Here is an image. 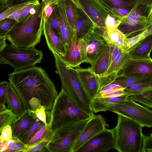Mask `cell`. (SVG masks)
Returning a JSON list of instances; mask_svg holds the SVG:
<instances>
[{
	"instance_id": "cell-18",
	"label": "cell",
	"mask_w": 152,
	"mask_h": 152,
	"mask_svg": "<svg viewBox=\"0 0 152 152\" xmlns=\"http://www.w3.org/2000/svg\"><path fill=\"white\" fill-rule=\"evenodd\" d=\"M152 50V34L145 37L127 51L129 58L134 59L151 58Z\"/></svg>"
},
{
	"instance_id": "cell-27",
	"label": "cell",
	"mask_w": 152,
	"mask_h": 152,
	"mask_svg": "<svg viewBox=\"0 0 152 152\" xmlns=\"http://www.w3.org/2000/svg\"><path fill=\"white\" fill-rule=\"evenodd\" d=\"M45 125V124L41 121L38 119H35L31 126L18 138L23 143L27 145L35 134Z\"/></svg>"
},
{
	"instance_id": "cell-54",
	"label": "cell",
	"mask_w": 152,
	"mask_h": 152,
	"mask_svg": "<svg viewBox=\"0 0 152 152\" xmlns=\"http://www.w3.org/2000/svg\"><path fill=\"white\" fill-rule=\"evenodd\" d=\"M152 34V25L142 33L138 35L140 40H141L145 37Z\"/></svg>"
},
{
	"instance_id": "cell-9",
	"label": "cell",
	"mask_w": 152,
	"mask_h": 152,
	"mask_svg": "<svg viewBox=\"0 0 152 152\" xmlns=\"http://www.w3.org/2000/svg\"><path fill=\"white\" fill-rule=\"evenodd\" d=\"M107 110L126 117L142 127L152 128V110L137 103L129 96L110 105Z\"/></svg>"
},
{
	"instance_id": "cell-51",
	"label": "cell",
	"mask_w": 152,
	"mask_h": 152,
	"mask_svg": "<svg viewBox=\"0 0 152 152\" xmlns=\"http://www.w3.org/2000/svg\"><path fill=\"white\" fill-rule=\"evenodd\" d=\"M35 0H7V2L9 8L12 6L32 1Z\"/></svg>"
},
{
	"instance_id": "cell-40",
	"label": "cell",
	"mask_w": 152,
	"mask_h": 152,
	"mask_svg": "<svg viewBox=\"0 0 152 152\" xmlns=\"http://www.w3.org/2000/svg\"><path fill=\"white\" fill-rule=\"evenodd\" d=\"M34 1L18 4L10 7L8 10L0 14V21L7 18L13 13L27 6Z\"/></svg>"
},
{
	"instance_id": "cell-3",
	"label": "cell",
	"mask_w": 152,
	"mask_h": 152,
	"mask_svg": "<svg viewBox=\"0 0 152 152\" xmlns=\"http://www.w3.org/2000/svg\"><path fill=\"white\" fill-rule=\"evenodd\" d=\"M48 129L51 133L66 124L90 119L84 110L62 89L53 104L50 112L47 111Z\"/></svg>"
},
{
	"instance_id": "cell-13",
	"label": "cell",
	"mask_w": 152,
	"mask_h": 152,
	"mask_svg": "<svg viewBox=\"0 0 152 152\" xmlns=\"http://www.w3.org/2000/svg\"><path fill=\"white\" fill-rule=\"evenodd\" d=\"M121 71L122 73L120 75L124 77H145L152 79V59L128 58Z\"/></svg>"
},
{
	"instance_id": "cell-50",
	"label": "cell",
	"mask_w": 152,
	"mask_h": 152,
	"mask_svg": "<svg viewBox=\"0 0 152 152\" xmlns=\"http://www.w3.org/2000/svg\"><path fill=\"white\" fill-rule=\"evenodd\" d=\"M129 3L132 8L140 4L152 6V0H131Z\"/></svg>"
},
{
	"instance_id": "cell-57",
	"label": "cell",
	"mask_w": 152,
	"mask_h": 152,
	"mask_svg": "<svg viewBox=\"0 0 152 152\" xmlns=\"http://www.w3.org/2000/svg\"><path fill=\"white\" fill-rule=\"evenodd\" d=\"M18 140V138L13 137L12 139L7 141V149L10 148Z\"/></svg>"
},
{
	"instance_id": "cell-33",
	"label": "cell",
	"mask_w": 152,
	"mask_h": 152,
	"mask_svg": "<svg viewBox=\"0 0 152 152\" xmlns=\"http://www.w3.org/2000/svg\"><path fill=\"white\" fill-rule=\"evenodd\" d=\"M129 97L135 102H140L148 108H152V88L140 94Z\"/></svg>"
},
{
	"instance_id": "cell-53",
	"label": "cell",
	"mask_w": 152,
	"mask_h": 152,
	"mask_svg": "<svg viewBox=\"0 0 152 152\" xmlns=\"http://www.w3.org/2000/svg\"><path fill=\"white\" fill-rule=\"evenodd\" d=\"M26 6L24 7L23 8L18 10V11L13 13L11 15H10L7 18H12L18 21L19 20L21 15L22 12L24 8Z\"/></svg>"
},
{
	"instance_id": "cell-49",
	"label": "cell",
	"mask_w": 152,
	"mask_h": 152,
	"mask_svg": "<svg viewBox=\"0 0 152 152\" xmlns=\"http://www.w3.org/2000/svg\"><path fill=\"white\" fill-rule=\"evenodd\" d=\"M56 4L44 5V19L47 21L51 15Z\"/></svg>"
},
{
	"instance_id": "cell-32",
	"label": "cell",
	"mask_w": 152,
	"mask_h": 152,
	"mask_svg": "<svg viewBox=\"0 0 152 152\" xmlns=\"http://www.w3.org/2000/svg\"><path fill=\"white\" fill-rule=\"evenodd\" d=\"M103 5L110 11L112 9L124 8L130 11L132 7L130 4L124 0H99Z\"/></svg>"
},
{
	"instance_id": "cell-30",
	"label": "cell",
	"mask_w": 152,
	"mask_h": 152,
	"mask_svg": "<svg viewBox=\"0 0 152 152\" xmlns=\"http://www.w3.org/2000/svg\"><path fill=\"white\" fill-rule=\"evenodd\" d=\"M151 88H152V80L128 87L125 89V94L128 96H130L140 94Z\"/></svg>"
},
{
	"instance_id": "cell-61",
	"label": "cell",
	"mask_w": 152,
	"mask_h": 152,
	"mask_svg": "<svg viewBox=\"0 0 152 152\" xmlns=\"http://www.w3.org/2000/svg\"><path fill=\"white\" fill-rule=\"evenodd\" d=\"M150 135H151L152 137V132L151 134H150Z\"/></svg>"
},
{
	"instance_id": "cell-20",
	"label": "cell",
	"mask_w": 152,
	"mask_h": 152,
	"mask_svg": "<svg viewBox=\"0 0 152 152\" xmlns=\"http://www.w3.org/2000/svg\"><path fill=\"white\" fill-rule=\"evenodd\" d=\"M109 47L107 44L90 64V67L96 75L104 77L109 68Z\"/></svg>"
},
{
	"instance_id": "cell-21",
	"label": "cell",
	"mask_w": 152,
	"mask_h": 152,
	"mask_svg": "<svg viewBox=\"0 0 152 152\" xmlns=\"http://www.w3.org/2000/svg\"><path fill=\"white\" fill-rule=\"evenodd\" d=\"M6 103L8 108L18 117L21 115L26 110L20 97L10 82L7 88Z\"/></svg>"
},
{
	"instance_id": "cell-17",
	"label": "cell",
	"mask_w": 152,
	"mask_h": 152,
	"mask_svg": "<svg viewBox=\"0 0 152 152\" xmlns=\"http://www.w3.org/2000/svg\"><path fill=\"white\" fill-rule=\"evenodd\" d=\"M78 7L79 15L75 26V36L77 43L97 27L87 14L78 6Z\"/></svg>"
},
{
	"instance_id": "cell-46",
	"label": "cell",
	"mask_w": 152,
	"mask_h": 152,
	"mask_svg": "<svg viewBox=\"0 0 152 152\" xmlns=\"http://www.w3.org/2000/svg\"><path fill=\"white\" fill-rule=\"evenodd\" d=\"M8 82L4 81L0 83V104L6 103V97Z\"/></svg>"
},
{
	"instance_id": "cell-47",
	"label": "cell",
	"mask_w": 152,
	"mask_h": 152,
	"mask_svg": "<svg viewBox=\"0 0 152 152\" xmlns=\"http://www.w3.org/2000/svg\"><path fill=\"white\" fill-rule=\"evenodd\" d=\"M27 147L26 145L19 139L11 148L7 149L5 152H20L23 149Z\"/></svg>"
},
{
	"instance_id": "cell-41",
	"label": "cell",
	"mask_w": 152,
	"mask_h": 152,
	"mask_svg": "<svg viewBox=\"0 0 152 152\" xmlns=\"http://www.w3.org/2000/svg\"><path fill=\"white\" fill-rule=\"evenodd\" d=\"M121 22V19L114 16L108 15L105 22L107 30L117 28Z\"/></svg>"
},
{
	"instance_id": "cell-59",
	"label": "cell",
	"mask_w": 152,
	"mask_h": 152,
	"mask_svg": "<svg viewBox=\"0 0 152 152\" xmlns=\"http://www.w3.org/2000/svg\"><path fill=\"white\" fill-rule=\"evenodd\" d=\"M7 108L5 104H0V112L5 110Z\"/></svg>"
},
{
	"instance_id": "cell-19",
	"label": "cell",
	"mask_w": 152,
	"mask_h": 152,
	"mask_svg": "<svg viewBox=\"0 0 152 152\" xmlns=\"http://www.w3.org/2000/svg\"><path fill=\"white\" fill-rule=\"evenodd\" d=\"M61 22L60 39L66 50L68 49L73 36L66 17L64 0L57 3Z\"/></svg>"
},
{
	"instance_id": "cell-38",
	"label": "cell",
	"mask_w": 152,
	"mask_h": 152,
	"mask_svg": "<svg viewBox=\"0 0 152 152\" xmlns=\"http://www.w3.org/2000/svg\"><path fill=\"white\" fill-rule=\"evenodd\" d=\"M49 141V137H45L37 144L31 147H27L21 150L20 152L48 151L46 146Z\"/></svg>"
},
{
	"instance_id": "cell-12",
	"label": "cell",
	"mask_w": 152,
	"mask_h": 152,
	"mask_svg": "<svg viewBox=\"0 0 152 152\" xmlns=\"http://www.w3.org/2000/svg\"><path fill=\"white\" fill-rule=\"evenodd\" d=\"M107 126L102 115H94L88 121L74 145L72 152H76L84 144L104 130Z\"/></svg>"
},
{
	"instance_id": "cell-45",
	"label": "cell",
	"mask_w": 152,
	"mask_h": 152,
	"mask_svg": "<svg viewBox=\"0 0 152 152\" xmlns=\"http://www.w3.org/2000/svg\"><path fill=\"white\" fill-rule=\"evenodd\" d=\"M0 132V140L8 141L13 138L12 130L11 125L5 126Z\"/></svg>"
},
{
	"instance_id": "cell-34",
	"label": "cell",
	"mask_w": 152,
	"mask_h": 152,
	"mask_svg": "<svg viewBox=\"0 0 152 152\" xmlns=\"http://www.w3.org/2000/svg\"><path fill=\"white\" fill-rule=\"evenodd\" d=\"M49 18L50 25L53 31L60 38L61 36V22L57 3L55 4L53 11Z\"/></svg>"
},
{
	"instance_id": "cell-24",
	"label": "cell",
	"mask_w": 152,
	"mask_h": 152,
	"mask_svg": "<svg viewBox=\"0 0 152 152\" xmlns=\"http://www.w3.org/2000/svg\"><path fill=\"white\" fill-rule=\"evenodd\" d=\"M128 97L124 94L122 95L113 97H96L92 101V108L93 112L97 113L105 111L110 105L126 99Z\"/></svg>"
},
{
	"instance_id": "cell-4",
	"label": "cell",
	"mask_w": 152,
	"mask_h": 152,
	"mask_svg": "<svg viewBox=\"0 0 152 152\" xmlns=\"http://www.w3.org/2000/svg\"><path fill=\"white\" fill-rule=\"evenodd\" d=\"M53 55L62 88L84 110L93 117L94 114L92 108V101L82 86L76 69L67 65L59 56Z\"/></svg>"
},
{
	"instance_id": "cell-22",
	"label": "cell",
	"mask_w": 152,
	"mask_h": 152,
	"mask_svg": "<svg viewBox=\"0 0 152 152\" xmlns=\"http://www.w3.org/2000/svg\"><path fill=\"white\" fill-rule=\"evenodd\" d=\"M60 57L66 64L73 68L79 67L83 63L76 42L75 36L72 38L65 55Z\"/></svg>"
},
{
	"instance_id": "cell-8",
	"label": "cell",
	"mask_w": 152,
	"mask_h": 152,
	"mask_svg": "<svg viewBox=\"0 0 152 152\" xmlns=\"http://www.w3.org/2000/svg\"><path fill=\"white\" fill-rule=\"evenodd\" d=\"M152 6L140 4L132 8L129 13L121 19L117 28L126 38L137 36L152 25Z\"/></svg>"
},
{
	"instance_id": "cell-39",
	"label": "cell",
	"mask_w": 152,
	"mask_h": 152,
	"mask_svg": "<svg viewBox=\"0 0 152 152\" xmlns=\"http://www.w3.org/2000/svg\"><path fill=\"white\" fill-rule=\"evenodd\" d=\"M18 21L7 18L0 21V36H4Z\"/></svg>"
},
{
	"instance_id": "cell-26",
	"label": "cell",
	"mask_w": 152,
	"mask_h": 152,
	"mask_svg": "<svg viewBox=\"0 0 152 152\" xmlns=\"http://www.w3.org/2000/svg\"><path fill=\"white\" fill-rule=\"evenodd\" d=\"M151 80L152 79L148 77H125L118 74L112 83L119 85L125 89L133 85L150 82Z\"/></svg>"
},
{
	"instance_id": "cell-43",
	"label": "cell",
	"mask_w": 152,
	"mask_h": 152,
	"mask_svg": "<svg viewBox=\"0 0 152 152\" xmlns=\"http://www.w3.org/2000/svg\"><path fill=\"white\" fill-rule=\"evenodd\" d=\"M130 11L125 8H117L112 9L110 12V15L122 19L127 15Z\"/></svg>"
},
{
	"instance_id": "cell-31",
	"label": "cell",
	"mask_w": 152,
	"mask_h": 152,
	"mask_svg": "<svg viewBox=\"0 0 152 152\" xmlns=\"http://www.w3.org/2000/svg\"><path fill=\"white\" fill-rule=\"evenodd\" d=\"M18 117L11 110L7 108L0 112V132L5 126L11 125Z\"/></svg>"
},
{
	"instance_id": "cell-56",
	"label": "cell",
	"mask_w": 152,
	"mask_h": 152,
	"mask_svg": "<svg viewBox=\"0 0 152 152\" xmlns=\"http://www.w3.org/2000/svg\"><path fill=\"white\" fill-rule=\"evenodd\" d=\"M7 141L0 140V151L1 152H5L7 149Z\"/></svg>"
},
{
	"instance_id": "cell-25",
	"label": "cell",
	"mask_w": 152,
	"mask_h": 152,
	"mask_svg": "<svg viewBox=\"0 0 152 152\" xmlns=\"http://www.w3.org/2000/svg\"><path fill=\"white\" fill-rule=\"evenodd\" d=\"M64 0L66 17L73 36H75V26L79 15V8L73 0Z\"/></svg>"
},
{
	"instance_id": "cell-6",
	"label": "cell",
	"mask_w": 152,
	"mask_h": 152,
	"mask_svg": "<svg viewBox=\"0 0 152 152\" xmlns=\"http://www.w3.org/2000/svg\"><path fill=\"white\" fill-rule=\"evenodd\" d=\"M43 53L34 47L21 48L7 45L0 52V64L12 66L14 71L23 70L41 63Z\"/></svg>"
},
{
	"instance_id": "cell-2",
	"label": "cell",
	"mask_w": 152,
	"mask_h": 152,
	"mask_svg": "<svg viewBox=\"0 0 152 152\" xmlns=\"http://www.w3.org/2000/svg\"><path fill=\"white\" fill-rule=\"evenodd\" d=\"M43 2L36 11L29 13L21 20L17 21L7 34V39L16 47H35L41 41L44 23Z\"/></svg>"
},
{
	"instance_id": "cell-29",
	"label": "cell",
	"mask_w": 152,
	"mask_h": 152,
	"mask_svg": "<svg viewBox=\"0 0 152 152\" xmlns=\"http://www.w3.org/2000/svg\"><path fill=\"white\" fill-rule=\"evenodd\" d=\"M108 38L110 41L123 50L124 42L126 37L117 28L107 30Z\"/></svg>"
},
{
	"instance_id": "cell-55",
	"label": "cell",
	"mask_w": 152,
	"mask_h": 152,
	"mask_svg": "<svg viewBox=\"0 0 152 152\" xmlns=\"http://www.w3.org/2000/svg\"><path fill=\"white\" fill-rule=\"evenodd\" d=\"M6 36H0V52L2 50L6 47L7 44L6 41Z\"/></svg>"
},
{
	"instance_id": "cell-14",
	"label": "cell",
	"mask_w": 152,
	"mask_h": 152,
	"mask_svg": "<svg viewBox=\"0 0 152 152\" xmlns=\"http://www.w3.org/2000/svg\"><path fill=\"white\" fill-rule=\"evenodd\" d=\"M104 30L96 27L83 38L87 45L86 63L91 64L107 44L102 34Z\"/></svg>"
},
{
	"instance_id": "cell-37",
	"label": "cell",
	"mask_w": 152,
	"mask_h": 152,
	"mask_svg": "<svg viewBox=\"0 0 152 152\" xmlns=\"http://www.w3.org/2000/svg\"><path fill=\"white\" fill-rule=\"evenodd\" d=\"M46 110L45 108L42 105L35 109L28 110L29 114L34 119H38L41 121L48 127V124L47 121Z\"/></svg>"
},
{
	"instance_id": "cell-44",
	"label": "cell",
	"mask_w": 152,
	"mask_h": 152,
	"mask_svg": "<svg viewBox=\"0 0 152 152\" xmlns=\"http://www.w3.org/2000/svg\"><path fill=\"white\" fill-rule=\"evenodd\" d=\"M83 63L87 62V45L84 39L80 40L77 43Z\"/></svg>"
},
{
	"instance_id": "cell-36",
	"label": "cell",
	"mask_w": 152,
	"mask_h": 152,
	"mask_svg": "<svg viewBox=\"0 0 152 152\" xmlns=\"http://www.w3.org/2000/svg\"><path fill=\"white\" fill-rule=\"evenodd\" d=\"M50 134L48 131V127L44 126L40 129L32 137L27 144V147H31L35 145L46 137L50 138Z\"/></svg>"
},
{
	"instance_id": "cell-16",
	"label": "cell",
	"mask_w": 152,
	"mask_h": 152,
	"mask_svg": "<svg viewBox=\"0 0 152 152\" xmlns=\"http://www.w3.org/2000/svg\"><path fill=\"white\" fill-rule=\"evenodd\" d=\"M43 32L48 48L53 54L64 56L66 52L65 48L60 38L53 31L49 18L47 21L44 19Z\"/></svg>"
},
{
	"instance_id": "cell-28",
	"label": "cell",
	"mask_w": 152,
	"mask_h": 152,
	"mask_svg": "<svg viewBox=\"0 0 152 152\" xmlns=\"http://www.w3.org/2000/svg\"><path fill=\"white\" fill-rule=\"evenodd\" d=\"M128 58L127 51L121 52L109 66L104 76H108L113 73L118 74Z\"/></svg>"
},
{
	"instance_id": "cell-60",
	"label": "cell",
	"mask_w": 152,
	"mask_h": 152,
	"mask_svg": "<svg viewBox=\"0 0 152 152\" xmlns=\"http://www.w3.org/2000/svg\"><path fill=\"white\" fill-rule=\"evenodd\" d=\"M124 0L128 2L129 3V2H130V1H131V0Z\"/></svg>"
},
{
	"instance_id": "cell-7",
	"label": "cell",
	"mask_w": 152,
	"mask_h": 152,
	"mask_svg": "<svg viewBox=\"0 0 152 152\" xmlns=\"http://www.w3.org/2000/svg\"><path fill=\"white\" fill-rule=\"evenodd\" d=\"M89 119L63 126L53 132L46 148L50 152H72V147Z\"/></svg>"
},
{
	"instance_id": "cell-35",
	"label": "cell",
	"mask_w": 152,
	"mask_h": 152,
	"mask_svg": "<svg viewBox=\"0 0 152 152\" xmlns=\"http://www.w3.org/2000/svg\"><path fill=\"white\" fill-rule=\"evenodd\" d=\"M102 34L109 47L110 66L118 55L123 50L110 40L107 35V30H104Z\"/></svg>"
},
{
	"instance_id": "cell-48",
	"label": "cell",
	"mask_w": 152,
	"mask_h": 152,
	"mask_svg": "<svg viewBox=\"0 0 152 152\" xmlns=\"http://www.w3.org/2000/svg\"><path fill=\"white\" fill-rule=\"evenodd\" d=\"M125 89H122L114 91L107 93L98 95L96 97H113L119 96L125 94Z\"/></svg>"
},
{
	"instance_id": "cell-42",
	"label": "cell",
	"mask_w": 152,
	"mask_h": 152,
	"mask_svg": "<svg viewBox=\"0 0 152 152\" xmlns=\"http://www.w3.org/2000/svg\"><path fill=\"white\" fill-rule=\"evenodd\" d=\"M124 89V88H123L119 85L112 82L101 88L98 95L102 94Z\"/></svg>"
},
{
	"instance_id": "cell-15",
	"label": "cell",
	"mask_w": 152,
	"mask_h": 152,
	"mask_svg": "<svg viewBox=\"0 0 152 152\" xmlns=\"http://www.w3.org/2000/svg\"><path fill=\"white\" fill-rule=\"evenodd\" d=\"M76 70L82 86L92 101L100 91V77L95 74L90 67Z\"/></svg>"
},
{
	"instance_id": "cell-62",
	"label": "cell",
	"mask_w": 152,
	"mask_h": 152,
	"mask_svg": "<svg viewBox=\"0 0 152 152\" xmlns=\"http://www.w3.org/2000/svg\"></svg>"
},
{
	"instance_id": "cell-23",
	"label": "cell",
	"mask_w": 152,
	"mask_h": 152,
	"mask_svg": "<svg viewBox=\"0 0 152 152\" xmlns=\"http://www.w3.org/2000/svg\"><path fill=\"white\" fill-rule=\"evenodd\" d=\"M35 119L29 114L28 110H26L12 124L13 137L18 138L31 126Z\"/></svg>"
},
{
	"instance_id": "cell-1",
	"label": "cell",
	"mask_w": 152,
	"mask_h": 152,
	"mask_svg": "<svg viewBox=\"0 0 152 152\" xmlns=\"http://www.w3.org/2000/svg\"><path fill=\"white\" fill-rule=\"evenodd\" d=\"M8 79L19 96L25 110L41 105L51 110L58 94L54 83L41 67L14 71Z\"/></svg>"
},
{
	"instance_id": "cell-5",
	"label": "cell",
	"mask_w": 152,
	"mask_h": 152,
	"mask_svg": "<svg viewBox=\"0 0 152 152\" xmlns=\"http://www.w3.org/2000/svg\"><path fill=\"white\" fill-rule=\"evenodd\" d=\"M118 115V122L113 129L115 136L114 149L119 152H142L143 127L126 117Z\"/></svg>"
},
{
	"instance_id": "cell-10",
	"label": "cell",
	"mask_w": 152,
	"mask_h": 152,
	"mask_svg": "<svg viewBox=\"0 0 152 152\" xmlns=\"http://www.w3.org/2000/svg\"><path fill=\"white\" fill-rule=\"evenodd\" d=\"M115 145L113 129L106 128L84 144L76 152H106L114 149Z\"/></svg>"
},
{
	"instance_id": "cell-11",
	"label": "cell",
	"mask_w": 152,
	"mask_h": 152,
	"mask_svg": "<svg viewBox=\"0 0 152 152\" xmlns=\"http://www.w3.org/2000/svg\"><path fill=\"white\" fill-rule=\"evenodd\" d=\"M77 5L85 12L97 27L107 30L105 22L110 11L99 0H73Z\"/></svg>"
},
{
	"instance_id": "cell-58",
	"label": "cell",
	"mask_w": 152,
	"mask_h": 152,
	"mask_svg": "<svg viewBox=\"0 0 152 152\" xmlns=\"http://www.w3.org/2000/svg\"><path fill=\"white\" fill-rule=\"evenodd\" d=\"M62 0H42V2L45 5L47 4H56Z\"/></svg>"
},
{
	"instance_id": "cell-52",
	"label": "cell",
	"mask_w": 152,
	"mask_h": 152,
	"mask_svg": "<svg viewBox=\"0 0 152 152\" xmlns=\"http://www.w3.org/2000/svg\"><path fill=\"white\" fill-rule=\"evenodd\" d=\"M9 8L7 0H0V14L5 12Z\"/></svg>"
}]
</instances>
